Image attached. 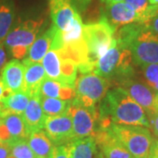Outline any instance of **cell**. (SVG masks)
Wrapping results in <instances>:
<instances>
[{"label": "cell", "mask_w": 158, "mask_h": 158, "mask_svg": "<svg viewBox=\"0 0 158 158\" xmlns=\"http://www.w3.org/2000/svg\"><path fill=\"white\" fill-rule=\"evenodd\" d=\"M98 116L99 128H109L112 124L149 128V121L144 109L119 86L108 90L100 101Z\"/></svg>", "instance_id": "cell-1"}, {"label": "cell", "mask_w": 158, "mask_h": 158, "mask_svg": "<svg viewBox=\"0 0 158 158\" xmlns=\"http://www.w3.org/2000/svg\"><path fill=\"white\" fill-rule=\"evenodd\" d=\"M113 38L129 49L134 64L158 63V37L144 24L135 22L123 26L115 31Z\"/></svg>", "instance_id": "cell-2"}, {"label": "cell", "mask_w": 158, "mask_h": 158, "mask_svg": "<svg viewBox=\"0 0 158 158\" xmlns=\"http://www.w3.org/2000/svg\"><path fill=\"white\" fill-rule=\"evenodd\" d=\"M133 63L129 49L113 38L109 48L96 62L93 72L108 81L118 84L123 79L134 77Z\"/></svg>", "instance_id": "cell-3"}, {"label": "cell", "mask_w": 158, "mask_h": 158, "mask_svg": "<svg viewBox=\"0 0 158 158\" xmlns=\"http://www.w3.org/2000/svg\"><path fill=\"white\" fill-rule=\"evenodd\" d=\"M43 18H19L12 26L4 40L6 52L13 59L23 60L27 56L29 48L36 40L44 25Z\"/></svg>", "instance_id": "cell-4"}, {"label": "cell", "mask_w": 158, "mask_h": 158, "mask_svg": "<svg viewBox=\"0 0 158 158\" xmlns=\"http://www.w3.org/2000/svg\"><path fill=\"white\" fill-rule=\"evenodd\" d=\"M110 129L134 158L148 157L154 143L149 128L141 126L112 124Z\"/></svg>", "instance_id": "cell-5"}, {"label": "cell", "mask_w": 158, "mask_h": 158, "mask_svg": "<svg viewBox=\"0 0 158 158\" xmlns=\"http://www.w3.org/2000/svg\"><path fill=\"white\" fill-rule=\"evenodd\" d=\"M114 33L115 29L104 15L100 20L84 26V40L89 52V61L94 66L112 44Z\"/></svg>", "instance_id": "cell-6"}, {"label": "cell", "mask_w": 158, "mask_h": 158, "mask_svg": "<svg viewBox=\"0 0 158 158\" xmlns=\"http://www.w3.org/2000/svg\"><path fill=\"white\" fill-rule=\"evenodd\" d=\"M75 83V99L87 107H97L109 90L110 81L98 76L93 71L79 73Z\"/></svg>", "instance_id": "cell-7"}, {"label": "cell", "mask_w": 158, "mask_h": 158, "mask_svg": "<svg viewBox=\"0 0 158 158\" xmlns=\"http://www.w3.org/2000/svg\"><path fill=\"white\" fill-rule=\"evenodd\" d=\"M69 113L72 120L75 139L93 136L99 128V116L97 107L85 106L74 98Z\"/></svg>", "instance_id": "cell-8"}, {"label": "cell", "mask_w": 158, "mask_h": 158, "mask_svg": "<svg viewBox=\"0 0 158 158\" xmlns=\"http://www.w3.org/2000/svg\"><path fill=\"white\" fill-rule=\"evenodd\" d=\"M118 85L144 109L147 115L157 112L156 109V92L146 82H141L131 77L121 80Z\"/></svg>", "instance_id": "cell-9"}, {"label": "cell", "mask_w": 158, "mask_h": 158, "mask_svg": "<svg viewBox=\"0 0 158 158\" xmlns=\"http://www.w3.org/2000/svg\"><path fill=\"white\" fill-rule=\"evenodd\" d=\"M43 130L55 146L66 145L75 139L72 120L69 112L61 115L47 117Z\"/></svg>", "instance_id": "cell-10"}, {"label": "cell", "mask_w": 158, "mask_h": 158, "mask_svg": "<svg viewBox=\"0 0 158 158\" xmlns=\"http://www.w3.org/2000/svg\"><path fill=\"white\" fill-rule=\"evenodd\" d=\"M104 158H134L109 128H99L93 135Z\"/></svg>", "instance_id": "cell-11"}, {"label": "cell", "mask_w": 158, "mask_h": 158, "mask_svg": "<svg viewBox=\"0 0 158 158\" xmlns=\"http://www.w3.org/2000/svg\"><path fill=\"white\" fill-rule=\"evenodd\" d=\"M105 6L106 14L104 16L106 18L109 24L115 29V31L126 25L139 22L138 13L125 2Z\"/></svg>", "instance_id": "cell-12"}, {"label": "cell", "mask_w": 158, "mask_h": 158, "mask_svg": "<svg viewBox=\"0 0 158 158\" xmlns=\"http://www.w3.org/2000/svg\"><path fill=\"white\" fill-rule=\"evenodd\" d=\"M24 75L25 66L22 62L17 59H12L10 62H6L0 72L3 83L10 93L23 90Z\"/></svg>", "instance_id": "cell-13"}, {"label": "cell", "mask_w": 158, "mask_h": 158, "mask_svg": "<svg viewBox=\"0 0 158 158\" xmlns=\"http://www.w3.org/2000/svg\"><path fill=\"white\" fill-rule=\"evenodd\" d=\"M50 16L54 25L63 31L78 11L72 0H48Z\"/></svg>", "instance_id": "cell-14"}, {"label": "cell", "mask_w": 158, "mask_h": 158, "mask_svg": "<svg viewBox=\"0 0 158 158\" xmlns=\"http://www.w3.org/2000/svg\"><path fill=\"white\" fill-rule=\"evenodd\" d=\"M22 62L25 66L23 90L27 92L31 97L39 94L41 83L47 77L42 64L40 62H29L25 59H23Z\"/></svg>", "instance_id": "cell-15"}, {"label": "cell", "mask_w": 158, "mask_h": 158, "mask_svg": "<svg viewBox=\"0 0 158 158\" xmlns=\"http://www.w3.org/2000/svg\"><path fill=\"white\" fill-rule=\"evenodd\" d=\"M22 117L29 133L34 130L44 128L47 116L41 106L40 93L33 95L30 98L28 105L24 111Z\"/></svg>", "instance_id": "cell-16"}, {"label": "cell", "mask_w": 158, "mask_h": 158, "mask_svg": "<svg viewBox=\"0 0 158 158\" xmlns=\"http://www.w3.org/2000/svg\"><path fill=\"white\" fill-rule=\"evenodd\" d=\"M66 147L69 158H98L99 152L93 136L74 139Z\"/></svg>", "instance_id": "cell-17"}, {"label": "cell", "mask_w": 158, "mask_h": 158, "mask_svg": "<svg viewBox=\"0 0 158 158\" xmlns=\"http://www.w3.org/2000/svg\"><path fill=\"white\" fill-rule=\"evenodd\" d=\"M57 27L53 25L50 28L45 32L39 38H36L32 46L29 48L27 56L24 59L33 62H40L43 57L51 48L52 41L54 40L55 34L56 33Z\"/></svg>", "instance_id": "cell-18"}, {"label": "cell", "mask_w": 158, "mask_h": 158, "mask_svg": "<svg viewBox=\"0 0 158 158\" xmlns=\"http://www.w3.org/2000/svg\"><path fill=\"white\" fill-rule=\"evenodd\" d=\"M40 95L62 100H72L76 97L75 88L46 77L40 88Z\"/></svg>", "instance_id": "cell-19"}, {"label": "cell", "mask_w": 158, "mask_h": 158, "mask_svg": "<svg viewBox=\"0 0 158 158\" xmlns=\"http://www.w3.org/2000/svg\"><path fill=\"white\" fill-rule=\"evenodd\" d=\"M27 141L36 158H52L55 144L47 135L44 130L32 131L29 133Z\"/></svg>", "instance_id": "cell-20"}, {"label": "cell", "mask_w": 158, "mask_h": 158, "mask_svg": "<svg viewBox=\"0 0 158 158\" xmlns=\"http://www.w3.org/2000/svg\"><path fill=\"white\" fill-rule=\"evenodd\" d=\"M0 118L6 126L13 141L27 138L29 132L22 115L11 113H2L0 114Z\"/></svg>", "instance_id": "cell-21"}, {"label": "cell", "mask_w": 158, "mask_h": 158, "mask_svg": "<svg viewBox=\"0 0 158 158\" xmlns=\"http://www.w3.org/2000/svg\"><path fill=\"white\" fill-rule=\"evenodd\" d=\"M30 98L31 96L25 90L10 93L0 102L2 113H11L22 115L28 105Z\"/></svg>", "instance_id": "cell-22"}, {"label": "cell", "mask_w": 158, "mask_h": 158, "mask_svg": "<svg viewBox=\"0 0 158 158\" xmlns=\"http://www.w3.org/2000/svg\"><path fill=\"white\" fill-rule=\"evenodd\" d=\"M16 9L13 0H0V43L9 34L15 23Z\"/></svg>", "instance_id": "cell-23"}, {"label": "cell", "mask_w": 158, "mask_h": 158, "mask_svg": "<svg viewBox=\"0 0 158 158\" xmlns=\"http://www.w3.org/2000/svg\"><path fill=\"white\" fill-rule=\"evenodd\" d=\"M84 26L81 16L77 13L71 19L65 30L61 31V39L63 47L84 39Z\"/></svg>", "instance_id": "cell-24"}, {"label": "cell", "mask_w": 158, "mask_h": 158, "mask_svg": "<svg viewBox=\"0 0 158 158\" xmlns=\"http://www.w3.org/2000/svg\"><path fill=\"white\" fill-rule=\"evenodd\" d=\"M41 64L48 77L62 83L61 56L58 51L50 48L43 57Z\"/></svg>", "instance_id": "cell-25"}, {"label": "cell", "mask_w": 158, "mask_h": 158, "mask_svg": "<svg viewBox=\"0 0 158 158\" xmlns=\"http://www.w3.org/2000/svg\"><path fill=\"white\" fill-rule=\"evenodd\" d=\"M72 100H62L40 95V102L43 112L47 117L56 116L69 112Z\"/></svg>", "instance_id": "cell-26"}, {"label": "cell", "mask_w": 158, "mask_h": 158, "mask_svg": "<svg viewBox=\"0 0 158 158\" xmlns=\"http://www.w3.org/2000/svg\"><path fill=\"white\" fill-rule=\"evenodd\" d=\"M10 155L14 158H36L27 139L18 140L10 144Z\"/></svg>", "instance_id": "cell-27"}, {"label": "cell", "mask_w": 158, "mask_h": 158, "mask_svg": "<svg viewBox=\"0 0 158 158\" xmlns=\"http://www.w3.org/2000/svg\"><path fill=\"white\" fill-rule=\"evenodd\" d=\"M140 67L144 76L146 84L154 90L158 83V63L144 64Z\"/></svg>", "instance_id": "cell-28"}, {"label": "cell", "mask_w": 158, "mask_h": 158, "mask_svg": "<svg viewBox=\"0 0 158 158\" xmlns=\"http://www.w3.org/2000/svg\"><path fill=\"white\" fill-rule=\"evenodd\" d=\"M124 2L138 13L139 23L144 24L146 20V13L148 7L150 6L148 0H125Z\"/></svg>", "instance_id": "cell-29"}, {"label": "cell", "mask_w": 158, "mask_h": 158, "mask_svg": "<svg viewBox=\"0 0 158 158\" xmlns=\"http://www.w3.org/2000/svg\"><path fill=\"white\" fill-rule=\"evenodd\" d=\"M13 140L11 138V134L7 129L5 123L0 118V143H6V144H11Z\"/></svg>", "instance_id": "cell-30"}, {"label": "cell", "mask_w": 158, "mask_h": 158, "mask_svg": "<svg viewBox=\"0 0 158 158\" xmlns=\"http://www.w3.org/2000/svg\"><path fill=\"white\" fill-rule=\"evenodd\" d=\"M52 158H69L66 145H56V146H55Z\"/></svg>", "instance_id": "cell-31"}, {"label": "cell", "mask_w": 158, "mask_h": 158, "mask_svg": "<svg viewBox=\"0 0 158 158\" xmlns=\"http://www.w3.org/2000/svg\"><path fill=\"white\" fill-rule=\"evenodd\" d=\"M149 121V128L152 130L154 135L158 136V112L147 115Z\"/></svg>", "instance_id": "cell-32"}, {"label": "cell", "mask_w": 158, "mask_h": 158, "mask_svg": "<svg viewBox=\"0 0 158 158\" xmlns=\"http://www.w3.org/2000/svg\"><path fill=\"white\" fill-rule=\"evenodd\" d=\"M144 26L151 33H153L158 37V14L156 15L155 17H153L152 19H150L148 22L144 24Z\"/></svg>", "instance_id": "cell-33"}, {"label": "cell", "mask_w": 158, "mask_h": 158, "mask_svg": "<svg viewBox=\"0 0 158 158\" xmlns=\"http://www.w3.org/2000/svg\"><path fill=\"white\" fill-rule=\"evenodd\" d=\"M6 50L4 42L0 43V72L2 70V69L4 68V66L6 65V60H7V55H6Z\"/></svg>", "instance_id": "cell-34"}, {"label": "cell", "mask_w": 158, "mask_h": 158, "mask_svg": "<svg viewBox=\"0 0 158 158\" xmlns=\"http://www.w3.org/2000/svg\"><path fill=\"white\" fill-rule=\"evenodd\" d=\"M10 155V145L0 143V158H7Z\"/></svg>", "instance_id": "cell-35"}, {"label": "cell", "mask_w": 158, "mask_h": 158, "mask_svg": "<svg viewBox=\"0 0 158 158\" xmlns=\"http://www.w3.org/2000/svg\"><path fill=\"white\" fill-rule=\"evenodd\" d=\"M9 94H10V92L6 90V86L4 85L3 80H2L1 76H0V102L2 101V99H3L4 98H6V97L7 96V95H9Z\"/></svg>", "instance_id": "cell-36"}, {"label": "cell", "mask_w": 158, "mask_h": 158, "mask_svg": "<svg viewBox=\"0 0 158 158\" xmlns=\"http://www.w3.org/2000/svg\"><path fill=\"white\" fill-rule=\"evenodd\" d=\"M148 158H158V148L154 146V143H153L151 152H150V154H149V156H148Z\"/></svg>", "instance_id": "cell-37"}, {"label": "cell", "mask_w": 158, "mask_h": 158, "mask_svg": "<svg viewBox=\"0 0 158 158\" xmlns=\"http://www.w3.org/2000/svg\"><path fill=\"white\" fill-rule=\"evenodd\" d=\"M105 5H109V4H114V3H118V2H124L125 0H101Z\"/></svg>", "instance_id": "cell-38"}, {"label": "cell", "mask_w": 158, "mask_h": 158, "mask_svg": "<svg viewBox=\"0 0 158 158\" xmlns=\"http://www.w3.org/2000/svg\"><path fill=\"white\" fill-rule=\"evenodd\" d=\"M149 4L153 6H158V0H148Z\"/></svg>", "instance_id": "cell-39"}, {"label": "cell", "mask_w": 158, "mask_h": 158, "mask_svg": "<svg viewBox=\"0 0 158 158\" xmlns=\"http://www.w3.org/2000/svg\"><path fill=\"white\" fill-rule=\"evenodd\" d=\"M154 146L158 148V136H156V138H154Z\"/></svg>", "instance_id": "cell-40"}, {"label": "cell", "mask_w": 158, "mask_h": 158, "mask_svg": "<svg viewBox=\"0 0 158 158\" xmlns=\"http://www.w3.org/2000/svg\"><path fill=\"white\" fill-rule=\"evenodd\" d=\"M156 109L158 112V92H156Z\"/></svg>", "instance_id": "cell-41"}, {"label": "cell", "mask_w": 158, "mask_h": 158, "mask_svg": "<svg viewBox=\"0 0 158 158\" xmlns=\"http://www.w3.org/2000/svg\"><path fill=\"white\" fill-rule=\"evenodd\" d=\"M154 90H155L156 92H158V83H157V85H156V87L154 88Z\"/></svg>", "instance_id": "cell-42"}, {"label": "cell", "mask_w": 158, "mask_h": 158, "mask_svg": "<svg viewBox=\"0 0 158 158\" xmlns=\"http://www.w3.org/2000/svg\"><path fill=\"white\" fill-rule=\"evenodd\" d=\"M98 158H104L103 157V156L101 155V153L98 152Z\"/></svg>", "instance_id": "cell-43"}, {"label": "cell", "mask_w": 158, "mask_h": 158, "mask_svg": "<svg viewBox=\"0 0 158 158\" xmlns=\"http://www.w3.org/2000/svg\"><path fill=\"white\" fill-rule=\"evenodd\" d=\"M81 1H82V2H84V3H88L90 0H81Z\"/></svg>", "instance_id": "cell-44"}, {"label": "cell", "mask_w": 158, "mask_h": 158, "mask_svg": "<svg viewBox=\"0 0 158 158\" xmlns=\"http://www.w3.org/2000/svg\"><path fill=\"white\" fill-rule=\"evenodd\" d=\"M2 113V106H1V104H0V114Z\"/></svg>", "instance_id": "cell-45"}, {"label": "cell", "mask_w": 158, "mask_h": 158, "mask_svg": "<svg viewBox=\"0 0 158 158\" xmlns=\"http://www.w3.org/2000/svg\"><path fill=\"white\" fill-rule=\"evenodd\" d=\"M7 158H14V157H13V156H11V155H9V156H8Z\"/></svg>", "instance_id": "cell-46"}]
</instances>
